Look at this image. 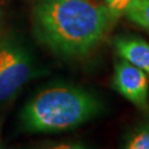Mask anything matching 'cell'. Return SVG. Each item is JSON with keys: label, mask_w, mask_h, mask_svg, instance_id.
Returning a JSON list of instances; mask_svg holds the SVG:
<instances>
[{"label": "cell", "mask_w": 149, "mask_h": 149, "mask_svg": "<svg viewBox=\"0 0 149 149\" xmlns=\"http://www.w3.org/2000/svg\"><path fill=\"white\" fill-rule=\"evenodd\" d=\"M132 1L133 0H104L107 8L111 10L112 15L116 19L118 17L125 15V11L128 8V6L130 5Z\"/></svg>", "instance_id": "ba28073f"}, {"label": "cell", "mask_w": 149, "mask_h": 149, "mask_svg": "<svg viewBox=\"0 0 149 149\" xmlns=\"http://www.w3.org/2000/svg\"><path fill=\"white\" fill-rule=\"evenodd\" d=\"M128 149H149V123L137 128L125 144Z\"/></svg>", "instance_id": "52a82bcc"}, {"label": "cell", "mask_w": 149, "mask_h": 149, "mask_svg": "<svg viewBox=\"0 0 149 149\" xmlns=\"http://www.w3.org/2000/svg\"><path fill=\"white\" fill-rule=\"evenodd\" d=\"M2 38V28H1V13H0V40Z\"/></svg>", "instance_id": "9c48e42d"}, {"label": "cell", "mask_w": 149, "mask_h": 149, "mask_svg": "<svg viewBox=\"0 0 149 149\" xmlns=\"http://www.w3.org/2000/svg\"><path fill=\"white\" fill-rule=\"evenodd\" d=\"M34 74V64L27 49L13 38L0 40V105L15 97Z\"/></svg>", "instance_id": "3957f363"}, {"label": "cell", "mask_w": 149, "mask_h": 149, "mask_svg": "<svg viewBox=\"0 0 149 149\" xmlns=\"http://www.w3.org/2000/svg\"><path fill=\"white\" fill-rule=\"evenodd\" d=\"M113 86L126 100L141 109L148 108V75L126 60L116 63Z\"/></svg>", "instance_id": "277c9868"}, {"label": "cell", "mask_w": 149, "mask_h": 149, "mask_svg": "<svg viewBox=\"0 0 149 149\" xmlns=\"http://www.w3.org/2000/svg\"><path fill=\"white\" fill-rule=\"evenodd\" d=\"M0 147H2V139H1V125H0Z\"/></svg>", "instance_id": "30bf717a"}, {"label": "cell", "mask_w": 149, "mask_h": 149, "mask_svg": "<svg viewBox=\"0 0 149 149\" xmlns=\"http://www.w3.org/2000/svg\"><path fill=\"white\" fill-rule=\"evenodd\" d=\"M115 47L122 59L149 75V43L137 38H117Z\"/></svg>", "instance_id": "5b68a950"}, {"label": "cell", "mask_w": 149, "mask_h": 149, "mask_svg": "<svg viewBox=\"0 0 149 149\" xmlns=\"http://www.w3.org/2000/svg\"><path fill=\"white\" fill-rule=\"evenodd\" d=\"M116 18L95 0H36L33 22L39 40L55 53L77 58L95 48Z\"/></svg>", "instance_id": "6da1fadb"}, {"label": "cell", "mask_w": 149, "mask_h": 149, "mask_svg": "<svg viewBox=\"0 0 149 149\" xmlns=\"http://www.w3.org/2000/svg\"><path fill=\"white\" fill-rule=\"evenodd\" d=\"M130 21L149 30V0H133L125 11Z\"/></svg>", "instance_id": "8992f818"}, {"label": "cell", "mask_w": 149, "mask_h": 149, "mask_svg": "<svg viewBox=\"0 0 149 149\" xmlns=\"http://www.w3.org/2000/svg\"><path fill=\"white\" fill-rule=\"evenodd\" d=\"M101 111L93 94L70 85L51 86L38 93L21 113L23 129L30 133H56L74 129Z\"/></svg>", "instance_id": "7a4b0ae2"}]
</instances>
